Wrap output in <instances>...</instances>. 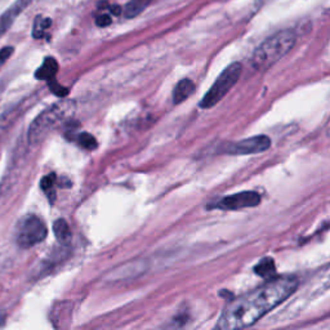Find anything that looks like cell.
Masks as SVG:
<instances>
[{"label":"cell","mask_w":330,"mask_h":330,"mask_svg":"<svg viewBox=\"0 0 330 330\" xmlns=\"http://www.w3.org/2000/svg\"><path fill=\"white\" fill-rule=\"evenodd\" d=\"M297 277L292 276L270 280L258 289L232 301L222 312L217 328L242 329L252 327L276 306L289 298L297 290Z\"/></svg>","instance_id":"cell-1"},{"label":"cell","mask_w":330,"mask_h":330,"mask_svg":"<svg viewBox=\"0 0 330 330\" xmlns=\"http://www.w3.org/2000/svg\"><path fill=\"white\" fill-rule=\"evenodd\" d=\"M297 43V35L293 30H281L272 35L256 49L252 63L256 70H266L285 57Z\"/></svg>","instance_id":"cell-2"},{"label":"cell","mask_w":330,"mask_h":330,"mask_svg":"<svg viewBox=\"0 0 330 330\" xmlns=\"http://www.w3.org/2000/svg\"><path fill=\"white\" fill-rule=\"evenodd\" d=\"M73 111L75 105L73 101H59L48 107L30 125L27 133L30 145L40 143L48 136V133L52 132L59 123L70 118Z\"/></svg>","instance_id":"cell-3"},{"label":"cell","mask_w":330,"mask_h":330,"mask_svg":"<svg viewBox=\"0 0 330 330\" xmlns=\"http://www.w3.org/2000/svg\"><path fill=\"white\" fill-rule=\"evenodd\" d=\"M241 63L235 62L226 67L223 73L217 77L212 88L202 97V99L200 101V107L202 109H210V107L216 106L217 103L220 102V99L231 91L232 87L238 83V80L241 76Z\"/></svg>","instance_id":"cell-4"},{"label":"cell","mask_w":330,"mask_h":330,"mask_svg":"<svg viewBox=\"0 0 330 330\" xmlns=\"http://www.w3.org/2000/svg\"><path fill=\"white\" fill-rule=\"evenodd\" d=\"M47 226L37 216H26L19 220L16 240L22 248H31L47 238Z\"/></svg>","instance_id":"cell-5"},{"label":"cell","mask_w":330,"mask_h":330,"mask_svg":"<svg viewBox=\"0 0 330 330\" xmlns=\"http://www.w3.org/2000/svg\"><path fill=\"white\" fill-rule=\"evenodd\" d=\"M260 204V195L256 191H242L230 195L216 202L212 208L222 210H238L244 208H254Z\"/></svg>","instance_id":"cell-6"},{"label":"cell","mask_w":330,"mask_h":330,"mask_svg":"<svg viewBox=\"0 0 330 330\" xmlns=\"http://www.w3.org/2000/svg\"><path fill=\"white\" fill-rule=\"evenodd\" d=\"M270 146H271V140L267 136H256L235 143H230L224 148V152L230 155L259 154L268 150Z\"/></svg>","instance_id":"cell-7"},{"label":"cell","mask_w":330,"mask_h":330,"mask_svg":"<svg viewBox=\"0 0 330 330\" xmlns=\"http://www.w3.org/2000/svg\"><path fill=\"white\" fill-rule=\"evenodd\" d=\"M31 1L33 0H17L8 11H5L0 16V37H3L4 34L11 29L12 23L15 22V19L18 17V15L23 9L29 7Z\"/></svg>","instance_id":"cell-8"},{"label":"cell","mask_w":330,"mask_h":330,"mask_svg":"<svg viewBox=\"0 0 330 330\" xmlns=\"http://www.w3.org/2000/svg\"><path fill=\"white\" fill-rule=\"evenodd\" d=\"M58 73V63L55 58L52 57H48L44 59V62L41 65L39 69L35 73V77L39 79V80H45V81H52L55 80V76Z\"/></svg>","instance_id":"cell-9"},{"label":"cell","mask_w":330,"mask_h":330,"mask_svg":"<svg viewBox=\"0 0 330 330\" xmlns=\"http://www.w3.org/2000/svg\"><path fill=\"white\" fill-rule=\"evenodd\" d=\"M194 92H195L194 81L190 80V79H183V80H181L180 83L176 85V88H174V92H173V102L176 103V105L182 103Z\"/></svg>","instance_id":"cell-10"},{"label":"cell","mask_w":330,"mask_h":330,"mask_svg":"<svg viewBox=\"0 0 330 330\" xmlns=\"http://www.w3.org/2000/svg\"><path fill=\"white\" fill-rule=\"evenodd\" d=\"M53 231H55V235L57 238L62 245H67V244H70L71 241V230L69 227V224L65 220H57L53 224Z\"/></svg>","instance_id":"cell-11"},{"label":"cell","mask_w":330,"mask_h":330,"mask_svg":"<svg viewBox=\"0 0 330 330\" xmlns=\"http://www.w3.org/2000/svg\"><path fill=\"white\" fill-rule=\"evenodd\" d=\"M155 0H130L124 9V15L127 18H133L140 13H142L151 3H154Z\"/></svg>","instance_id":"cell-12"},{"label":"cell","mask_w":330,"mask_h":330,"mask_svg":"<svg viewBox=\"0 0 330 330\" xmlns=\"http://www.w3.org/2000/svg\"><path fill=\"white\" fill-rule=\"evenodd\" d=\"M256 274H258L262 277H271L275 274V262L271 258H264L256 266Z\"/></svg>","instance_id":"cell-13"},{"label":"cell","mask_w":330,"mask_h":330,"mask_svg":"<svg viewBox=\"0 0 330 330\" xmlns=\"http://www.w3.org/2000/svg\"><path fill=\"white\" fill-rule=\"evenodd\" d=\"M77 142L85 150H95L97 146H98V143L95 141L94 137L92 134H89V133H80L79 136H77Z\"/></svg>","instance_id":"cell-14"},{"label":"cell","mask_w":330,"mask_h":330,"mask_svg":"<svg viewBox=\"0 0 330 330\" xmlns=\"http://www.w3.org/2000/svg\"><path fill=\"white\" fill-rule=\"evenodd\" d=\"M55 181H57V178H55V174H49V176H45L40 182L41 188H43L47 194H49V198H52V196L55 195L52 192V188L55 186Z\"/></svg>","instance_id":"cell-15"},{"label":"cell","mask_w":330,"mask_h":330,"mask_svg":"<svg viewBox=\"0 0 330 330\" xmlns=\"http://www.w3.org/2000/svg\"><path fill=\"white\" fill-rule=\"evenodd\" d=\"M49 87H51L52 92L55 93V94L59 95V97H63V95H66L67 93H69V89L65 88V87H62V85H59L58 83H55V80L51 81Z\"/></svg>","instance_id":"cell-16"},{"label":"cell","mask_w":330,"mask_h":330,"mask_svg":"<svg viewBox=\"0 0 330 330\" xmlns=\"http://www.w3.org/2000/svg\"><path fill=\"white\" fill-rule=\"evenodd\" d=\"M45 30L43 29V26H41V17H37L35 19V23H34V30H33V37H37V39H40L44 35Z\"/></svg>","instance_id":"cell-17"},{"label":"cell","mask_w":330,"mask_h":330,"mask_svg":"<svg viewBox=\"0 0 330 330\" xmlns=\"http://www.w3.org/2000/svg\"><path fill=\"white\" fill-rule=\"evenodd\" d=\"M12 53H13V48L12 47H5L0 51V67L7 62L8 58L12 55Z\"/></svg>","instance_id":"cell-18"},{"label":"cell","mask_w":330,"mask_h":330,"mask_svg":"<svg viewBox=\"0 0 330 330\" xmlns=\"http://www.w3.org/2000/svg\"><path fill=\"white\" fill-rule=\"evenodd\" d=\"M95 23L99 26V27H106L111 23V17L109 15H101L95 18Z\"/></svg>","instance_id":"cell-19"},{"label":"cell","mask_w":330,"mask_h":330,"mask_svg":"<svg viewBox=\"0 0 330 330\" xmlns=\"http://www.w3.org/2000/svg\"><path fill=\"white\" fill-rule=\"evenodd\" d=\"M110 12L114 16H119L121 13V8L119 7L118 4H114V5H111L110 7Z\"/></svg>","instance_id":"cell-20"},{"label":"cell","mask_w":330,"mask_h":330,"mask_svg":"<svg viewBox=\"0 0 330 330\" xmlns=\"http://www.w3.org/2000/svg\"><path fill=\"white\" fill-rule=\"evenodd\" d=\"M107 7H109V3H107V1H101V3H98L99 9H105V8Z\"/></svg>","instance_id":"cell-21"}]
</instances>
